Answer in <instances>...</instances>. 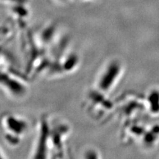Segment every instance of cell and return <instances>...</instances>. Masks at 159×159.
Masks as SVG:
<instances>
[{
	"label": "cell",
	"instance_id": "1",
	"mask_svg": "<svg viewBox=\"0 0 159 159\" xmlns=\"http://www.w3.org/2000/svg\"><path fill=\"white\" fill-rule=\"evenodd\" d=\"M0 158H1V156H0Z\"/></svg>",
	"mask_w": 159,
	"mask_h": 159
}]
</instances>
